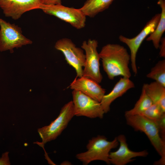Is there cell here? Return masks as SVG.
Segmentation results:
<instances>
[{"instance_id": "1", "label": "cell", "mask_w": 165, "mask_h": 165, "mask_svg": "<svg viewBox=\"0 0 165 165\" xmlns=\"http://www.w3.org/2000/svg\"><path fill=\"white\" fill-rule=\"evenodd\" d=\"M99 55L104 70L109 79L113 80L119 76L130 77L129 67L130 55L123 46L117 44H108L102 47Z\"/></svg>"}, {"instance_id": "2", "label": "cell", "mask_w": 165, "mask_h": 165, "mask_svg": "<svg viewBox=\"0 0 165 165\" xmlns=\"http://www.w3.org/2000/svg\"><path fill=\"white\" fill-rule=\"evenodd\" d=\"M127 124L136 131L144 133L161 158L155 162L156 165L165 164V141L160 136L157 126L154 120L140 115L125 116Z\"/></svg>"}, {"instance_id": "3", "label": "cell", "mask_w": 165, "mask_h": 165, "mask_svg": "<svg viewBox=\"0 0 165 165\" xmlns=\"http://www.w3.org/2000/svg\"><path fill=\"white\" fill-rule=\"evenodd\" d=\"M119 144L116 137L109 141L104 136L98 135L89 140L86 145V151L77 154L76 157L85 165L97 160L103 161L110 164L109 153L111 149L117 148Z\"/></svg>"}, {"instance_id": "4", "label": "cell", "mask_w": 165, "mask_h": 165, "mask_svg": "<svg viewBox=\"0 0 165 165\" xmlns=\"http://www.w3.org/2000/svg\"><path fill=\"white\" fill-rule=\"evenodd\" d=\"M75 116L73 104L71 101L64 105L58 117L49 125L38 129L42 139L40 144L43 145L47 142L55 139L66 128Z\"/></svg>"}, {"instance_id": "5", "label": "cell", "mask_w": 165, "mask_h": 165, "mask_svg": "<svg viewBox=\"0 0 165 165\" xmlns=\"http://www.w3.org/2000/svg\"><path fill=\"white\" fill-rule=\"evenodd\" d=\"M32 41L22 33L21 28L14 24H11L0 17V52L9 50L31 44Z\"/></svg>"}, {"instance_id": "6", "label": "cell", "mask_w": 165, "mask_h": 165, "mask_svg": "<svg viewBox=\"0 0 165 165\" xmlns=\"http://www.w3.org/2000/svg\"><path fill=\"white\" fill-rule=\"evenodd\" d=\"M45 13L54 16L66 22L77 29L86 25V16L79 9L64 6L61 4L48 5L42 4L39 7Z\"/></svg>"}, {"instance_id": "7", "label": "cell", "mask_w": 165, "mask_h": 165, "mask_svg": "<svg viewBox=\"0 0 165 165\" xmlns=\"http://www.w3.org/2000/svg\"><path fill=\"white\" fill-rule=\"evenodd\" d=\"M98 46V42L96 39H89L82 42L81 47L85 51L86 56L82 76L100 83L103 77L100 70V59L97 50Z\"/></svg>"}, {"instance_id": "8", "label": "cell", "mask_w": 165, "mask_h": 165, "mask_svg": "<svg viewBox=\"0 0 165 165\" xmlns=\"http://www.w3.org/2000/svg\"><path fill=\"white\" fill-rule=\"evenodd\" d=\"M54 47L63 53L67 63L75 69L76 77H82L86 59L83 50L76 47L72 41L68 38H63L57 40Z\"/></svg>"}, {"instance_id": "9", "label": "cell", "mask_w": 165, "mask_h": 165, "mask_svg": "<svg viewBox=\"0 0 165 165\" xmlns=\"http://www.w3.org/2000/svg\"><path fill=\"white\" fill-rule=\"evenodd\" d=\"M160 16L161 13L156 14L146 23L141 32L134 38H129L123 35L119 36V41L127 45L130 50L131 68L135 75L138 73L136 58L138 50L144 39L155 30Z\"/></svg>"}, {"instance_id": "10", "label": "cell", "mask_w": 165, "mask_h": 165, "mask_svg": "<svg viewBox=\"0 0 165 165\" xmlns=\"http://www.w3.org/2000/svg\"><path fill=\"white\" fill-rule=\"evenodd\" d=\"M72 94L75 116L103 118L105 113L100 102L78 90H73Z\"/></svg>"}, {"instance_id": "11", "label": "cell", "mask_w": 165, "mask_h": 165, "mask_svg": "<svg viewBox=\"0 0 165 165\" xmlns=\"http://www.w3.org/2000/svg\"><path fill=\"white\" fill-rule=\"evenodd\" d=\"M42 0H0V8L5 16L16 20L24 13L39 9Z\"/></svg>"}, {"instance_id": "12", "label": "cell", "mask_w": 165, "mask_h": 165, "mask_svg": "<svg viewBox=\"0 0 165 165\" xmlns=\"http://www.w3.org/2000/svg\"><path fill=\"white\" fill-rule=\"evenodd\" d=\"M116 138L120 145L116 151L110 152L109 160L110 164L114 165H125L132 162L134 160V158L146 157L148 155V152L146 150L140 152L131 150L128 148L124 135H119Z\"/></svg>"}, {"instance_id": "13", "label": "cell", "mask_w": 165, "mask_h": 165, "mask_svg": "<svg viewBox=\"0 0 165 165\" xmlns=\"http://www.w3.org/2000/svg\"><path fill=\"white\" fill-rule=\"evenodd\" d=\"M69 87L73 90L79 91L100 102L106 92L99 83L90 78L83 76L76 77Z\"/></svg>"}, {"instance_id": "14", "label": "cell", "mask_w": 165, "mask_h": 165, "mask_svg": "<svg viewBox=\"0 0 165 165\" xmlns=\"http://www.w3.org/2000/svg\"><path fill=\"white\" fill-rule=\"evenodd\" d=\"M134 87V83L130 78L123 77L120 78L112 91L108 94H105L100 102L105 113L109 111L110 105L114 100Z\"/></svg>"}, {"instance_id": "15", "label": "cell", "mask_w": 165, "mask_h": 165, "mask_svg": "<svg viewBox=\"0 0 165 165\" xmlns=\"http://www.w3.org/2000/svg\"><path fill=\"white\" fill-rule=\"evenodd\" d=\"M142 87L153 104L159 105L165 112V87L155 81L144 84Z\"/></svg>"}, {"instance_id": "16", "label": "cell", "mask_w": 165, "mask_h": 165, "mask_svg": "<svg viewBox=\"0 0 165 165\" xmlns=\"http://www.w3.org/2000/svg\"><path fill=\"white\" fill-rule=\"evenodd\" d=\"M114 0H86L80 8L86 16L93 17L108 9Z\"/></svg>"}, {"instance_id": "17", "label": "cell", "mask_w": 165, "mask_h": 165, "mask_svg": "<svg viewBox=\"0 0 165 165\" xmlns=\"http://www.w3.org/2000/svg\"><path fill=\"white\" fill-rule=\"evenodd\" d=\"M157 4L161 9L160 18L154 31L146 39L147 41H152L156 49H159L160 40L165 31V0H158Z\"/></svg>"}, {"instance_id": "18", "label": "cell", "mask_w": 165, "mask_h": 165, "mask_svg": "<svg viewBox=\"0 0 165 165\" xmlns=\"http://www.w3.org/2000/svg\"><path fill=\"white\" fill-rule=\"evenodd\" d=\"M153 104L151 99L142 87L141 96L134 107L125 112V116L140 115Z\"/></svg>"}, {"instance_id": "19", "label": "cell", "mask_w": 165, "mask_h": 165, "mask_svg": "<svg viewBox=\"0 0 165 165\" xmlns=\"http://www.w3.org/2000/svg\"><path fill=\"white\" fill-rule=\"evenodd\" d=\"M146 77L165 87V60L159 61L147 74Z\"/></svg>"}, {"instance_id": "20", "label": "cell", "mask_w": 165, "mask_h": 165, "mask_svg": "<svg viewBox=\"0 0 165 165\" xmlns=\"http://www.w3.org/2000/svg\"><path fill=\"white\" fill-rule=\"evenodd\" d=\"M164 113L165 112L162 110L159 105L153 104L149 108L140 115L155 120Z\"/></svg>"}, {"instance_id": "21", "label": "cell", "mask_w": 165, "mask_h": 165, "mask_svg": "<svg viewBox=\"0 0 165 165\" xmlns=\"http://www.w3.org/2000/svg\"><path fill=\"white\" fill-rule=\"evenodd\" d=\"M154 121L158 128L160 137L165 141V113Z\"/></svg>"}, {"instance_id": "22", "label": "cell", "mask_w": 165, "mask_h": 165, "mask_svg": "<svg viewBox=\"0 0 165 165\" xmlns=\"http://www.w3.org/2000/svg\"><path fill=\"white\" fill-rule=\"evenodd\" d=\"M9 152H6L3 153L0 158V165H9L10 164L9 157Z\"/></svg>"}, {"instance_id": "23", "label": "cell", "mask_w": 165, "mask_h": 165, "mask_svg": "<svg viewBox=\"0 0 165 165\" xmlns=\"http://www.w3.org/2000/svg\"><path fill=\"white\" fill-rule=\"evenodd\" d=\"M159 48L160 50L159 55L160 57H165V38H162L160 42Z\"/></svg>"}, {"instance_id": "24", "label": "cell", "mask_w": 165, "mask_h": 165, "mask_svg": "<svg viewBox=\"0 0 165 165\" xmlns=\"http://www.w3.org/2000/svg\"><path fill=\"white\" fill-rule=\"evenodd\" d=\"M42 4L52 5L61 4V0H42Z\"/></svg>"}]
</instances>
